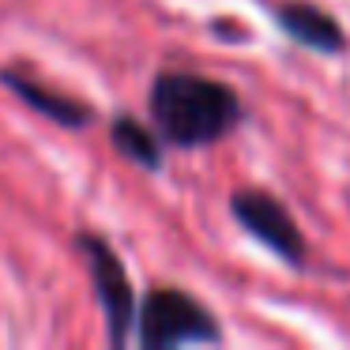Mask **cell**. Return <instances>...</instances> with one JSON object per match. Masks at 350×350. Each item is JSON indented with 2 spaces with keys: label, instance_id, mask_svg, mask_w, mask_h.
Wrapping results in <instances>:
<instances>
[{
  "label": "cell",
  "instance_id": "52a82bcc",
  "mask_svg": "<svg viewBox=\"0 0 350 350\" xmlns=\"http://www.w3.org/2000/svg\"><path fill=\"white\" fill-rule=\"evenodd\" d=\"M109 144L124 154L129 162H136L139 170H162V144L151 129L136 121V117H113L109 124Z\"/></svg>",
  "mask_w": 350,
  "mask_h": 350
},
{
  "label": "cell",
  "instance_id": "7a4b0ae2",
  "mask_svg": "<svg viewBox=\"0 0 350 350\" xmlns=\"http://www.w3.org/2000/svg\"><path fill=\"white\" fill-rule=\"evenodd\" d=\"M139 342L147 350H174L185 342H215L219 339V324L215 317L196 301V297L181 294L174 286L151 290L139 305Z\"/></svg>",
  "mask_w": 350,
  "mask_h": 350
},
{
  "label": "cell",
  "instance_id": "6da1fadb",
  "mask_svg": "<svg viewBox=\"0 0 350 350\" xmlns=\"http://www.w3.org/2000/svg\"><path fill=\"white\" fill-rule=\"evenodd\" d=\"M154 129L174 147H207L241 124L245 109L234 87L219 79L189 76V72H162L147 94Z\"/></svg>",
  "mask_w": 350,
  "mask_h": 350
},
{
  "label": "cell",
  "instance_id": "3957f363",
  "mask_svg": "<svg viewBox=\"0 0 350 350\" xmlns=\"http://www.w3.org/2000/svg\"><path fill=\"white\" fill-rule=\"evenodd\" d=\"M76 249L87 260V271H91V282H94V297H98L102 317H106V327H109V342L124 347V339H129L132 324L139 317L129 271H124L121 256L109 249V241H102L98 234H79Z\"/></svg>",
  "mask_w": 350,
  "mask_h": 350
},
{
  "label": "cell",
  "instance_id": "5b68a950",
  "mask_svg": "<svg viewBox=\"0 0 350 350\" xmlns=\"http://www.w3.org/2000/svg\"><path fill=\"white\" fill-rule=\"evenodd\" d=\"M0 83H4V91L16 94L23 106H31L34 113L49 117V121L61 124V129H87V124L94 121V109L87 106V102H76L61 91H49L38 79L23 76V72H16V68H0Z\"/></svg>",
  "mask_w": 350,
  "mask_h": 350
},
{
  "label": "cell",
  "instance_id": "277c9868",
  "mask_svg": "<svg viewBox=\"0 0 350 350\" xmlns=\"http://www.w3.org/2000/svg\"><path fill=\"white\" fill-rule=\"evenodd\" d=\"M230 211L234 219L256 237L260 245L282 256L286 264H301L305 260V241L297 234V222L290 219V211L271 196V192H260V189H237L234 200H230Z\"/></svg>",
  "mask_w": 350,
  "mask_h": 350
},
{
  "label": "cell",
  "instance_id": "8992f818",
  "mask_svg": "<svg viewBox=\"0 0 350 350\" xmlns=\"http://www.w3.org/2000/svg\"><path fill=\"white\" fill-rule=\"evenodd\" d=\"M275 23H279L297 46H309V49H317V53H339V49L347 46L342 27L335 23L327 12H320L317 4H301V0H297V4H282V8L275 12Z\"/></svg>",
  "mask_w": 350,
  "mask_h": 350
}]
</instances>
